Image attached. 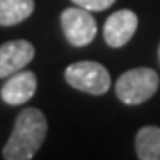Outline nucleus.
Wrapping results in <instances>:
<instances>
[{"label":"nucleus","instance_id":"1","mask_svg":"<svg viewBox=\"0 0 160 160\" xmlns=\"http://www.w3.org/2000/svg\"><path fill=\"white\" fill-rule=\"evenodd\" d=\"M48 123L41 110L27 107L18 114L9 141L2 149L6 160H30L45 142Z\"/></svg>","mask_w":160,"mask_h":160},{"label":"nucleus","instance_id":"2","mask_svg":"<svg viewBox=\"0 0 160 160\" xmlns=\"http://www.w3.org/2000/svg\"><path fill=\"white\" fill-rule=\"evenodd\" d=\"M158 82V73L151 68L128 69L116 82V96L125 105H141L157 92Z\"/></svg>","mask_w":160,"mask_h":160},{"label":"nucleus","instance_id":"3","mask_svg":"<svg viewBox=\"0 0 160 160\" xmlns=\"http://www.w3.org/2000/svg\"><path fill=\"white\" fill-rule=\"evenodd\" d=\"M64 78L71 87L94 96L105 94L110 87V73L103 64L94 61H78L69 64L64 71Z\"/></svg>","mask_w":160,"mask_h":160},{"label":"nucleus","instance_id":"4","mask_svg":"<svg viewBox=\"0 0 160 160\" xmlns=\"http://www.w3.org/2000/svg\"><path fill=\"white\" fill-rule=\"evenodd\" d=\"M61 25L66 39L73 46L89 45L96 36V20L84 7H68L61 14Z\"/></svg>","mask_w":160,"mask_h":160},{"label":"nucleus","instance_id":"5","mask_svg":"<svg viewBox=\"0 0 160 160\" xmlns=\"http://www.w3.org/2000/svg\"><path fill=\"white\" fill-rule=\"evenodd\" d=\"M139 25L137 14L130 9H121L110 14L103 27V38L110 48H121L133 38Z\"/></svg>","mask_w":160,"mask_h":160},{"label":"nucleus","instance_id":"6","mask_svg":"<svg viewBox=\"0 0 160 160\" xmlns=\"http://www.w3.org/2000/svg\"><path fill=\"white\" fill-rule=\"evenodd\" d=\"M34 45L25 39H14L0 45V78L22 71L34 59Z\"/></svg>","mask_w":160,"mask_h":160},{"label":"nucleus","instance_id":"7","mask_svg":"<svg viewBox=\"0 0 160 160\" xmlns=\"http://www.w3.org/2000/svg\"><path fill=\"white\" fill-rule=\"evenodd\" d=\"M38 78L32 71H16L7 77V82L0 89V96L7 105H23L34 96Z\"/></svg>","mask_w":160,"mask_h":160},{"label":"nucleus","instance_id":"8","mask_svg":"<svg viewBox=\"0 0 160 160\" xmlns=\"http://www.w3.org/2000/svg\"><path fill=\"white\" fill-rule=\"evenodd\" d=\"M135 151L141 160H160V126H142L137 132Z\"/></svg>","mask_w":160,"mask_h":160},{"label":"nucleus","instance_id":"9","mask_svg":"<svg viewBox=\"0 0 160 160\" xmlns=\"http://www.w3.org/2000/svg\"><path fill=\"white\" fill-rule=\"evenodd\" d=\"M34 0H0V25L12 27L32 14Z\"/></svg>","mask_w":160,"mask_h":160},{"label":"nucleus","instance_id":"10","mask_svg":"<svg viewBox=\"0 0 160 160\" xmlns=\"http://www.w3.org/2000/svg\"><path fill=\"white\" fill-rule=\"evenodd\" d=\"M75 6H80L87 9V11H105V9H109L112 4H114L116 0H71Z\"/></svg>","mask_w":160,"mask_h":160},{"label":"nucleus","instance_id":"11","mask_svg":"<svg viewBox=\"0 0 160 160\" xmlns=\"http://www.w3.org/2000/svg\"><path fill=\"white\" fill-rule=\"evenodd\" d=\"M158 55H160V50H158Z\"/></svg>","mask_w":160,"mask_h":160}]
</instances>
